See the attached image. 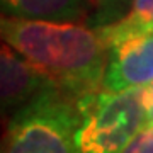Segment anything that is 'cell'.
Listing matches in <instances>:
<instances>
[{"label": "cell", "instance_id": "cell-9", "mask_svg": "<svg viewBox=\"0 0 153 153\" xmlns=\"http://www.w3.org/2000/svg\"><path fill=\"white\" fill-rule=\"evenodd\" d=\"M129 16L145 22L153 31V0H133Z\"/></svg>", "mask_w": 153, "mask_h": 153}, {"label": "cell", "instance_id": "cell-6", "mask_svg": "<svg viewBox=\"0 0 153 153\" xmlns=\"http://www.w3.org/2000/svg\"><path fill=\"white\" fill-rule=\"evenodd\" d=\"M12 17L51 22H75L85 9V0H2Z\"/></svg>", "mask_w": 153, "mask_h": 153}, {"label": "cell", "instance_id": "cell-2", "mask_svg": "<svg viewBox=\"0 0 153 153\" xmlns=\"http://www.w3.org/2000/svg\"><path fill=\"white\" fill-rule=\"evenodd\" d=\"M76 99L51 87L12 116L2 153H82Z\"/></svg>", "mask_w": 153, "mask_h": 153}, {"label": "cell", "instance_id": "cell-8", "mask_svg": "<svg viewBox=\"0 0 153 153\" xmlns=\"http://www.w3.org/2000/svg\"><path fill=\"white\" fill-rule=\"evenodd\" d=\"M123 153H153V123H146L143 126Z\"/></svg>", "mask_w": 153, "mask_h": 153}, {"label": "cell", "instance_id": "cell-5", "mask_svg": "<svg viewBox=\"0 0 153 153\" xmlns=\"http://www.w3.org/2000/svg\"><path fill=\"white\" fill-rule=\"evenodd\" d=\"M56 87L55 83L27 61L21 53H17L5 41L0 49V99L2 109H21L33 99Z\"/></svg>", "mask_w": 153, "mask_h": 153}, {"label": "cell", "instance_id": "cell-3", "mask_svg": "<svg viewBox=\"0 0 153 153\" xmlns=\"http://www.w3.org/2000/svg\"><path fill=\"white\" fill-rule=\"evenodd\" d=\"M80 126L76 141L82 153H123L146 124L141 88L123 92L94 90L76 99Z\"/></svg>", "mask_w": 153, "mask_h": 153}, {"label": "cell", "instance_id": "cell-4", "mask_svg": "<svg viewBox=\"0 0 153 153\" xmlns=\"http://www.w3.org/2000/svg\"><path fill=\"white\" fill-rule=\"evenodd\" d=\"M153 82V33L128 38L109 49L102 85L111 92L141 88Z\"/></svg>", "mask_w": 153, "mask_h": 153}, {"label": "cell", "instance_id": "cell-10", "mask_svg": "<svg viewBox=\"0 0 153 153\" xmlns=\"http://www.w3.org/2000/svg\"><path fill=\"white\" fill-rule=\"evenodd\" d=\"M141 104L145 109L146 123H153V82L141 87Z\"/></svg>", "mask_w": 153, "mask_h": 153}, {"label": "cell", "instance_id": "cell-1", "mask_svg": "<svg viewBox=\"0 0 153 153\" xmlns=\"http://www.w3.org/2000/svg\"><path fill=\"white\" fill-rule=\"evenodd\" d=\"M2 38L73 99L99 90L109 48L95 27L71 22L4 17Z\"/></svg>", "mask_w": 153, "mask_h": 153}, {"label": "cell", "instance_id": "cell-7", "mask_svg": "<svg viewBox=\"0 0 153 153\" xmlns=\"http://www.w3.org/2000/svg\"><path fill=\"white\" fill-rule=\"evenodd\" d=\"M133 0H94V14L90 19L92 27H104L121 21L129 10Z\"/></svg>", "mask_w": 153, "mask_h": 153}]
</instances>
